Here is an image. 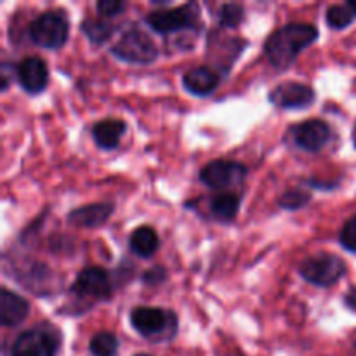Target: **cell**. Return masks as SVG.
Here are the masks:
<instances>
[{
	"mask_svg": "<svg viewBox=\"0 0 356 356\" xmlns=\"http://www.w3.org/2000/svg\"><path fill=\"white\" fill-rule=\"evenodd\" d=\"M318 30L308 23H291L278 28L264 44V54L277 70H287L298 59L299 52L313 44Z\"/></svg>",
	"mask_w": 356,
	"mask_h": 356,
	"instance_id": "1",
	"label": "cell"
},
{
	"mask_svg": "<svg viewBox=\"0 0 356 356\" xmlns=\"http://www.w3.org/2000/svg\"><path fill=\"white\" fill-rule=\"evenodd\" d=\"M131 323L136 332L146 339H167L177 330L176 313L149 306H138L132 309Z\"/></svg>",
	"mask_w": 356,
	"mask_h": 356,
	"instance_id": "2",
	"label": "cell"
},
{
	"mask_svg": "<svg viewBox=\"0 0 356 356\" xmlns=\"http://www.w3.org/2000/svg\"><path fill=\"white\" fill-rule=\"evenodd\" d=\"M70 33L68 19L63 13L47 10L35 17L28 26L31 42L44 49H59L66 44Z\"/></svg>",
	"mask_w": 356,
	"mask_h": 356,
	"instance_id": "3",
	"label": "cell"
},
{
	"mask_svg": "<svg viewBox=\"0 0 356 356\" xmlns=\"http://www.w3.org/2000/svg\"><path fill=\"white\" fill-rule=\"evenodd\" d=\"M299 273L309 284L316 287H330L337 284L341 277L346 273V264L336 254L320 252L316 256L308 257L299 266Z\"/></svg>",
	"mask_w": 356,
	"mask_h": 356,
	"instance_id": "4",
	"label": "cell"
},
{
	"mask_svg": "<svg viewBox=\"0 0 356 356\" xmlns=\"http://www.w3.org/2000/svg\"><path fill=\"white\" fill-rule=\"evenodd\" d=\"M111 54L120 61L131 63V65H149L156 59L159 51L149 35L138 28H132V30L125 31L120 40L111 47Z\"/></svg>",
	"mask_w": 356,
	"mask_h": 356,
	"instance_id": "5",
	"label": "cell"
},
{
	"mask_svg": "<svg viewBox=\"0 0 356 356\" xmlns=\"http://www.w3.org/2000/svg\"><path fill=\"white\" fill-rule=\"evenodd\" d=\"M59 337L49 325H35L14 339L10 356H56Z\"/></svg>",
	"mask_w": 356,
	"mask_h": 356,
	"instance_id": "6",
	"label": "cell"
},
{
	"mask_svg": "<svg viewBox=\"0 0 356 356\" xmlns=\"http://www.w3.org/2000/svg\"><path fill=\"white\" fill-rule=\"evenodd\" d=\"M149 28L162 35L176 33L181 30H195L198 26V7L195 3H186L181 7H172L165 10H153L146 16Z\"/></svg>",
	"mask_w": 356,
	"mask_h": 356,
	"instance_id": "7",
	"label": "cell"
},
{
	"mask_svg": "<svg viewBox=\"0 0 356 356\" xmlns=\"http://www.w3.org/2000/svg\"><path fill=\"white\" fill-rule=\"evenodd\" d=\"M247 177V167L235 160H212L200 170V181L212 190L240 186Z\"/></svg>",
	"mask_w": 356,
	"mask_h": 356,
	"instance_id": "8",
	"label": "cell"
},
{
	"mask_svg": "<svg viewBox=\"0 0 356 356\" xmlns=\"http://www.w3.org/2000/svg\"><path fill=\"white\" fill-rule=\"evenodd\" d=\"M70 292H73L79 298H92L97 301L111 298V278L110 273L103 268H83L76 275L75 282L70 287Z\"/></svg>",
	"mask_w": 356,
	"mask_h": 356,
	"instance_id": "9",
	"label": "cell"
},
{
	"mask_svg": "<svg viewBox=\"0 0 356 356\" xmlns=\"http://www.w3.org/2000/svg\"><path fill=\"white\" fill-rule=\"evenodd\" d=\"M292 141L298 148L305 149L308 153H316L320 149L325 148L327 143L332 138V131H330L329 124L318 118H309V120L296 124L289 131Z\"/></svg>",
	"mask_w": 356,
	"mask_h": 356,
	"instance_id": "10",
	"label": "cell"
},
{
	"mask_svg": "<svg viewBox=\"0 0 356 356\" xmlns=\"http://www.w3.org/2000/svg\"><path fill=\"white\" fill-rule=\"evenodd\" d=\"M270 101L282 110H302L315 103V90L301 82H284L271 90Z\"/></svg>",
	"mask_w": 356,
	"mask_h": 356,
	"instance_id": "11",
	"label": "cell"
},
{
	"mask_svg": "<svg viewBox=\"0 0 356 356\" xmlns=\"http://www.w3.org/2000/svg\"><path fill=\"white\" fill-rule=\"evenodd\" d=\"M16 76L28 94H40L49 82L47 65L38 56H28L17 63Z\"/></svg>",
	"mask_w": 356,
	"mask_h": 356,
	"instance_id": "12",
	"label": "cell"
},
{
	"mask_svg": "<svg viewBox=\"0 0 356 356\" xmlns=\"http://www.w3.org/2000/svg\"><path fill=\"white\" fill-rule=\"evenodd\" d=\"M30 315V305L24 298L9 289L0 291V322L3 327H14Z\"/></svg>",
	"mask_w": 356,
	"mask_h": 356,
	"instance_id": "13",
	"label": "cell"
},
{
	"mask_svg": "<svg viewBox=\"0 0 356 356\" xmlns=\"http://www.w3.org/2000/svg\"><path fill=\"white\" fill-rule=\"evenodd\" d=\"M111 214H113V204L99 202V204L73 209L66 219H68L70 225L80 226V228H97V226L104 225Z\"/></svg>",
	"mask_w": 356,
	"mask_h": 356,
	"instance_id": "14",
	"label": "cell"
},
{
	"mask_svg": "<svg viewBox=\"0 0 356 356\" xmlns=\"http://www.w3.org/2000/svg\"><path fill=\"white\" fill-rule=\"evenodd\" d=\"M221 76L212 68L198 66V68L188 70L183 75V86L193 96H209L218 89Z\"/></svg>",
	"mask_w": 356,
	"mask_h": 356,
	"instance_id": "15",
	"label": "cell"
},
{
	"mask_svg": "<svg viewBox=\"0 0 356 356\" xmlns=\"http://www.w3.org/2000/svg\"><path fill=\"white\" fill-rule=\"evenodd\" d=\"M127 131V124L118 118H104L94 124L92 127V138L96 145L101 149H113L117 148L120 138L124 132Z\"/></svg>",
	"mask_w": 356,
	"mask_h": 356,
	"instance_id": "16",
	"label": "cell"
},
{
	"mask_svg": "<svg viewBox=\"0 0 356 356\" xmlns=\"http://www.w3.org/2000/svg\"><path fill=\"white\" fill-rule=\"evenodd\" d=\"M129 245H131V250L136 256L152 257L160 245L159 235L149 226H139L138 229L132 232L131 238H129Z\"/></svg>",
	"mask_w": 356,
	"mask_h": 356,
	"instance_id": "17",
	"label": "cell"
},
{
	"mask_svg": "<svg viewBox=\"0 0 356 356\" xmlns=\"http://www.w3.org/2000/svg\"><path fill=\"white\" fill-rule=\"evenodd\" d=\"M240 209V197L235 193H221L211 198L209 211L218 221L229 222L236 218Z\"/></svg>",
	"mask_w": 356,
	"mask_h": 356,
	"instance_id": "18",
	"label": "cell"
},
{
	"mask_svg": "<svg viewBox=\"0 0 356 356\" xmlns=\"http://www.w3.org/2000/svg\"><path fill=\"white\" fill-rule=\"evenodd\" d=\"M82 31L87 35L92 44H104L108 38H111V35L115 33V26L104 23L101 19H94V17H87L86 21H82Z\"/></svg>",
	"mask_w": 356,
	"mask_h": 356,
	"instance_id": "19",
	"label": "cell"
},
{
	"mask_svg": "<svg viewBox=\"0 0 356 356\" xmlns=\"http://www.w3.org/2000/svg\"><path fill=\"white\" fill-rule=\"evenodd\" d=\"M89 350L94 356H117L118 339L111 332H97L90 339Z\"/></svg>",
	"mask_w": 356,
	"mask_h": 356,
	"instance_id": "20",
	"label": "cell"
},
{
	"mask_svg": "<svg viewBox=\"0 0 356 356\" xmlns=\"http://www.w3.org/2000/svg\"><path fill=\"white\" fill-rule=\"evenodd\" d=\"M353 17L355 14L353 10L348 7V3L346 6H330L325 14L327 24H329L330 28H334V30H343V28L350 26Z\"/></svg>",
	"mask_w": 356,
	"mask_h": 356,
	"instance_id": "21",
	"label": "cell"
},
{
	"mask_svg": "<svg viewBox=\"0 0 356 356\" xmlns=\"http://www.w3.org/2000/svg\"><path fill=\"white\" fill-rule=\"evenodd\" d=\"M243 21V7L240 3H225L219 10V23L226 28H236Z\"/></svg>",
	"mask_w": 356,
	"mask_h": 356,
	"instance_id": "22",
	"label": "cell"
},
{
	"mask_svg": "<svg viewBox=\"0 0 356 356\" xmlns=\"http://www.w3.org/2000/svg\"><path fill=\"white\" fill-rule=\"evenodd\" d=\"M309 198L312 197H309L306 191L292 190V191H287V193H284L280 198H278V205H280L282 209H285V211H298V209L305 207V205L308 204Z\"/></svg>",
	"mask_w": 356,
	"mask_h": 356,
	"instance_id": "23",
	"label": "cell"
},
{
	"mask_svg": "<svg viewBox=\"0 0 356 356\" xmlns=\"http://www.w3.org/2000/svg\"><path fill=\"white\" fill-rule=\"evenodd\" d=\"M339 240L344 249L350 250V252H356V214L348 219L346 225L343 226Z\"/></svg>",
	"mask_w": 356,
	"mask_h": 356,
	"instance_id": "24",
	"label": "cell"
},
{
	"mask_svg": "<svg viewBox=\"0 0 356 356\" xmlns=\"http://www.w3.org/2000/svg\"><path fill=\"white\" fill-rule=\"evenodd\" d=\"M124 7L125 3L120 2V0H99V2L96 3L97 13H99L101 16H106V17L117 16Z\"/></svg>",
	"mask_w": 356,
	"mask_h": 356,
	"instance_id": "25",
	"label": "cell"
},
{
	"mask_svg": "<svg viewBox=\"0 0 356 356\" xmlns=\"http://www.w3.org/2000/svg\"><path fill=\"white\" fill-rule=\"evenodd\" d=\"M165 278H167L165 270L160 266L153 268V270H148L145 275H143V282H145L146 285H159L162 284Z\"/></svg>",
	"mask_w": 356,
	"mask_h": 356,
	"instance_id": "26",
	"label": "cell"
},
{
	"mask_svg": "<svg viewBox=\"0 0 356 356\" xmlns=\"http://www.w3.org/2000/svg\"><path fill=\"white\" fill-rule=\"evenodd\" d=\"M9 65H7V63H3V66H2V80H0V82H2V90H7V87H9Z\"/></svg>",
	"mask_w": 356,
	"mask_h": 356,
	"instance_id": "27",
	"label": "cell"
},
{
	"mask_svg": "<svg viewBox=\"0 0 356 356\" xmlns=\"http://www.w3.org/2000/svg\"><path fill=\"white\" fill-rule=\"evenodd\" d=\"M346 306L351 309H356V289L346 296Z\"/></svg>",
	"mask_w": 356,
	"mask_h": 356,
	"instance_id": "28",
	"label": "cell"
},
{
	"mask_svg": "<svg viewBox=\"0 0 356 356\" xmlns=\"http://www.w3.org/2000/svg\"><path fill=\"white\" fill-rule=\"evenodd\" d=\"M348 7L353 10V14L356 16V0H350V2H348Z\"/></svg>",
	"mask_w": 356,
	"mask_h": 356,
	"instance_id": "29",
	"label": "cell"
},
{
	"mask_svg": "<svg viewBox=\"0 0 356 356\" xmlns=\"http://www.w3.org/2000/svg\"><path fill=\"white\" fill-rule=\"evenodd\" d=\"M136 356H149V355H136Z\"/></svg>",
	"mask_w": 356,
	"mask_h": 356,
	"instance_id": "30",
	"label": "cell"
}]
</instances>
